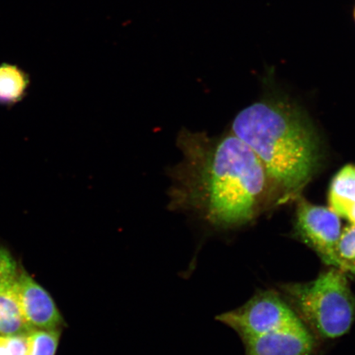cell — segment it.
Instances as JSON below:
<instances>
[{"label":"cell","instance_id":"obj_1","mask_svg":"<svg viewBox=\"0 0 355 355\" xmlns=\"http://www.w3.org/2000/svg\"><path fill=\"white\" fill-rule=\"evenodd\" d=\"M177 146L183 157L168 171V207L217 229L239 227L275 205L263 163L234 133L213 139L187 128Z\"/></svg>","mask_w":355,"mask_h":355},{"label":"cell","instance_id":"obj_2","mask_svg":"<svg viewBox=\"0 0 355 355\" xmlns=\"http://www.w3.org/2000/svg\"><path fill=\"white\" fill-rule=\"evenodd\" d=\"M232 133L263 163L275 205L300 198L320 165L317 133L290 105L260 101L248 106L235 117Z\"/></svg>","mask_w":355,"mask_h":355},{"label":"cell","instance_id":"obj_3","mask_svg":"<svg viewBox=\"0 0 355 355\" xmlns=\"http://www.w3.org/2000/svg\"><path fill=\"white\" fill-rule=\"evenodd\" d=\"M312 282L287 283L279 293L314 336L336 339L355 321V295L346 274L332 268Z\"/></svg>","mask_w":355,"mask_h":355},{"label":"cell","instance_id":"obj_4","mask_svg":"<svg viewBox=\"0 0 355 355\" xmlns=\"http://www.w3.org/2000/svg\"><path fill=\"white\" fill-rule=\"evenodd\" d=\"M216 320L232 328L242 340L304 324L281 293L259 291L241 307L222 313Z\"/></svg>","mask_w":355,"mask_h":355},{"label":"cell","instance_id":"obj_5","mask_svg":"<svg viewBox=\"0 0 355 355\" xmlns=\"http://www.w3.org/2000/svg\"><path fill=\"white\" fill-rule=\"evenodd\" d=\"M343 232L340 217L330 207L314 205L300 197L295 216L296 235L327 266H332L333 252Z\"/></svg>","mask_w":355,"mask_h":355},{"label":"cell","instance_id":"obj_6","mask_svg":"<svg viewBox=\"0 0 355 355\" xmlns=\"http://www.w3.org/2000/svg\"><path fill=\"white\" fill-rule=\"evenodd\" d=\"M15 283L22 317L28 325L33 329L62 330L65 322L50 293L24 268L17 270Z\"/></svg>","mask_w":355,"mask_h":355},{"label":"cell","instance_id":"obj_7","mask_svg":"<svg viewBox=\"0 0 355 355\" xmlns=\"http://www.w3.org/2000/svg\"><path fill=\"white\" fill-rule=\"evenodd\" d=\"M245 355H312L316 339L304 324L242 340Z\"/></svg>","mask_w":355,"mask_h":355},{"label":"cell","instance_id":"obj_8","mask_svg":"<svg viewBox=\"0 0 355 355\" xmlns=\"http://www.w3.org/2000/svg\"><path fill=\"white\" fill-rule=\"evenodd\" d=\"M17 270L0 281V334L4 336L26 334L33 330L22 317L17 300Z\"/></svg>","mask_w":355,"mask_h":355},{"label":"cell","instance_id":"obj_9","mask_svg":"<svg viewBox=\"0 0 355 355\" xmlns=\"http://www.w3.org/2000/svg\"><path fill=\"white\" fill-rule=\"evenodd\" d=\"M328 202L333 211L355 225V164L344 166L333 178Z\"/></svg>","mask_w":355,"mask_h":355},{"label":"cell","instance_id":"obj_10","mask_svg":"<svg viewBox=\"0 0 355 355\" xmlns=\"http://www.w3.org/2000/svg\"><path fill=\"white\" fill-rule=\"evenodd\" d=\"M31 85L29 74L19 66L0 64V105L12 107L26 98Z\"/></svg>","mask_w":355,"mask_h":355},{"label":"cell","instance_id":"obj_11","mask_svg":"<svg viewBox=\"0 0 355 355\" xmlns=\"http://www.w3.org/2000/svg\"><path fill=\"white\" fill-rule=\"evenodd\" d=\"M332 268L355 276V225L349 226L341 233L333 252Z\"/></svg>","mask_w":355,"mask_h":355},{"label":"cell","instance_id":"obj_12","mask_svg":"<svg viewBox=\"0 0 355 355\" xmlns=\"http://www.w3.org/2000/svg\"><path fill=\"white\" fill-rule=\"evenodd\" d=\"M60 329H33L28 332V355H55L59 347Z\"/></svg>","mask_w":355,"mask_h":355},{"label":"cell","instance_id":"obj_13","mask_svg":"<svg viewBox=\"0 0 355 355\" xmlns=\"http://www.w3.org/2000/svg\"><path fill=\"white\" fill-rule=\"evenodd\" d=\"M28 333L4 336L0 334V355H28Z\"/></svg>","mask_w":355,"mask_h":355},{"label":"cell","instance_id":"obj_14","mask_svg":"<svg viewBox=\"0 0 355 355\" xmlns=\"http://www.w3.org/2000/svg\"><path fill=\"white\" fill-rule=\"evenodd\" d=\"M17 269L19 268L10 252L0 248V281L8 275L15 272Z\"/></svg>","mask_w":355,"mask_h":355},{"label":"cell","instance_id":"obj_15","mask_svg":"<svg viewBox=\"0 0 355 355\" xmlns=\"http://www.w3.org/2000/svg\"><path fill=\"white\" fill-rule=\"evenodd\" d=\"M354 17H355V11H354Z\"/></svg>","mask_w":355,"mask_h":355}]
</instances>
